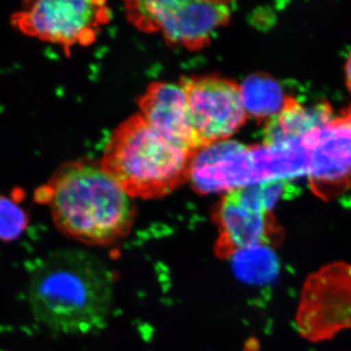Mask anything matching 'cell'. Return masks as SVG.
I'll use <instances>...</instances> for the list:
<instances>
[{
	"instance_id": "cell-3",
	"label": "cell",
	"mask_w": 351,
	"mask_h": 351,
	"mask_svg": "<svg viewBox=\"0 0 351 351\" xmlns=\"http://www.w3.org/2000/svg\"><path fill=\"white\" fill-rule=\"evenodd\" d=\"M195 156L168 142L137 113L112 132L100 164L131 198L156 199L191 179Z\"/></svg>"
},
{
	"instance_id": "cell-13",
	"label": "cell",
	"mask_w": 351,
	"mask_h": 351,
	"mask_svg": "<svg viewBox=\"0 0 351 351\" xmlns=\"http://www.w3.org/2000/svg\"><path fill=\"white\" fill-rule=\"evenodd\" d=\"M29 225V216L19 203L9 196L0 195V241L19 239Z\"/></svg>"
},
{
	"instance_id": "cell-8",
	"label": "cell",
	"mask_w": 351,
	"mask_h": 351,
	"mask_svg": "<svg viewBox=\"0 0 351 351\" xmlns=\"http://www.w3.org/2000/svg\"><path fill=\"white\" fill-rule=\"evenodd\" d=\"M297 323L302 337L313 341L351 328V265L332 263L308 277Z\"/></svg>"
},
{
	"instance_id": "cell-1",
	"label": "cell",
	"mask_w": 351,
	"mask_h": 351,
	"mask_svg": "<svg viewBox=\"0 0 351 351\" xmlns=\"http://www.w3.org/2000/svg\"><path fill=\"white\" fill-rule=\"evenodd\" d=\"M114 292L110 267L82 249L50 254L32 274L29 300L38 322L51 331L87 335L105 327Z\"/></svg>"
},
{
	"instance_id": "cell-9",
	"label": "cell",
	"mask_w": 351,
	"mask_h": 351,
	"mask_svg": "<svg viewBox=\"0 0 351 351\" xmlns=\"http://www.w3.org/2000/svg\"><path fill=\"white\" fill-rule=\"evenodd\" d=\"M309 152L313 193L324 200L351 189V107L302 137Z\"/></svg>"
},
{
	"instance_id": "cell-5",
	"label": "cell",
	"mask_w": 351,
	"mask_h": 351,
	"mask_svg": "<svg viewBox=\"0 0 351 351\" xmlns=\"http://www.w3.org/2000/svg\"><path fill=\"white\" fill-rule=\"evenodd\" d=\"M110 19L104 1L36 0L25 2L11 16V25L29 38L69 49L93 43Z\"/></svg>"
},
{
	"instance_id": "cell-4",
	"label": "cell",
	"mask_w": 351,
	"mask_h": 351,
	"mask_svg": "<svg viewBox=\"0 0 351 351\" xmlns=\"http://www.w3.org/2000/svg\"><path fill=\"white\" fill-rule=\"evenodd\" d=\"M232 7L226 1H128L127 18L141 32H158L171 45L198 50L228 24Z\"/></svg>"
},
{
	"instance_id": "cell-12",
	"label": "cell",
	"mask_w": 351,
	"mask_h": 351,
	"mask_svg": "<svg viewBox=\"0 0 351 351\" xmlns=\"http://www.w3.org/2000/svg\"><path fill=\"white\" fill-rule=\"evenodd\" d=\"M240 87L247 113L258 121L267 122L276 115L287 98L281 85L265 73L249 76Z\"/></svg>"
},
{
	"instance_id": "cell-10",
	"label": "cell",
	"mask_w": 351,
	"mask_h": 351,
	"mask_svg": "<svg viewBox=\"0 0 351 351\" xmlns=\"http://www.w3.org/2000/svg\"><path fill=\"white\" fill-rule=\"evenodd\" d=\"M138 105L145 121L168 142L193 154L201 149L180 84L152 83L138 99Z\"/></svg>"
},
{
	"instance_id": "cell-15",
	"label": "cell",
	"mask_w": 351,
	"mask_h": 351,
	"mask_svg": "<svg viewBox=\"0 0 351 351\" xmlns=\"http://www.w3.org/2000/svg\"><path fill=\"white\" fill-rule=\"evenodd\" d=\"M346 86L351 92V53L346 64Z\"/></svg>"
},
{
	"instance_id": "cell-2",
	"label": "cell",
	"mask_w": 351,
	"mask_h": 351,
	"mask_svg": "<svg viewBox=\"0 0 351 351\" xmlns=\"http://www.w3.org/2000/svg\"><path fill=\"white\" fill-rule=\"evenodd\" d=\"M34 198L49 207L60 232L85 244L117 241L129 232L135 219L133 198L100 163L86 159L64 164Z\"/></svg>"
},
{
	"instance_id": "cell-6",
	"label": "cell",
	"mask_w": 351,
	"mask_h": 351,
	"mask_svg": "<svg viewBox=\"0 0 351 351\" xmlns=\"http://www.w3.org/2000/svg\"><path fill=\"white\" fill-rule=\"evenodd\" d=\"M201 149L228 140L248 119L239 83L219 75H193L179 83Z\"/></svg>"
},
{
	"instance_id": "cell-11",
	"label": "cell",
	"mask_w": 351,
	"mask_h": 351,
	"mask_svg": "<svg viewBox=\"0 0 351 351\" xmlns=\"http://www.w3.org/2000/svg\"><path fill=\"white\" fill-rule=\"evenodd\" d=\"M332 108L328 101L306 108L287 96L282 110L265 122V145H276L304 137L326 126L332 119Z\"/></svg>"
},
{
	"instance_id": "cell-7",
	"label": "cell",
	"mask_w": 351,
	"mask_h": 351,
	"mask_svg": "<svg viewBox=\"0 0 351 351\" xmlns=\"http://www.w3.org/2000/svg\"><path fill=\"white\" fill-rule=\"evenodd\" d=\"M272 208L265 182L228 191L215 211L219 249L230 255L280 241L282 232Z\"/></svg>"
},
{
	"instance_id": "cell-14",
	"label": "cell",
	"mask_w": 351,
	"mask_h": 351,
	"mask_svg": "<svg viewBox=\"0 0 351 351\" xmlns=\"http://www.w3.org/2000/svg\"><path fill=\"white\" fill-rule=\"evenodd\" d=\"M244 256L245 276L251 280L267 282L272 280L278 274L279 263L274 252L267 246L248 249Z\"/></svg>"
}]
</instances>
